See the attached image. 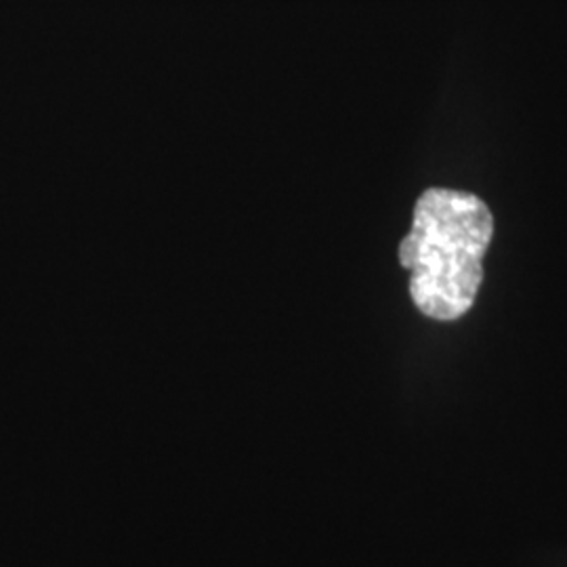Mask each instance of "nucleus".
<instances>
[{
  "label": "nucleus",
  "mask_w": 567,
  "mask_h": 567,
  "mask_svg": "<svg viewBox=\"0 0 567 567\" xmlns=\"http://www.w3.org/2000/svg\"><path fill=\"white\" fill-rule=\"evenodd\" d=\"M492 236V213L477 196L433 187L419 198L400 264L410 271V297L423 316L452 322L473 307Z\"/></svg>",
  "instance_id": "f257e3e1"
}]
</instances>
